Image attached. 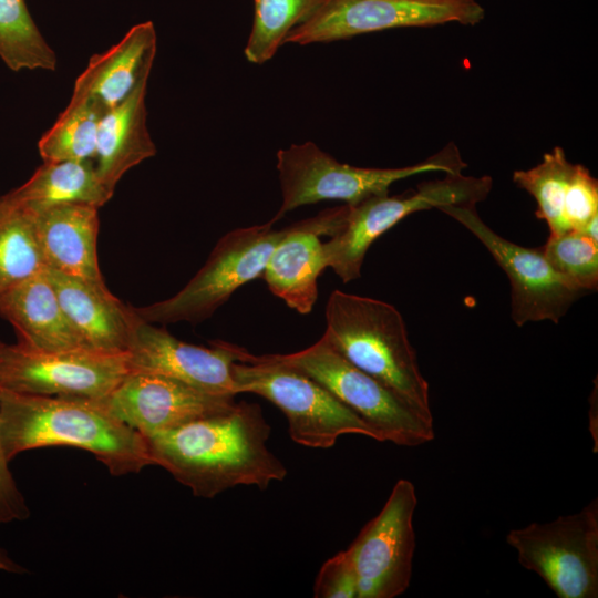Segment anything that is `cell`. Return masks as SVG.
Segmentation results:
<instances>
[{
	"label": "cell",
	"instance_id": "d6986e66",
	"mask_svg": "<svg viewBox=\"0 0 598 598\" xmlns=\"http://www.w3.org/2000/svg\"><path fill=\"white\" fill-rule=\"evenodd\" d=\"M0 317L16 330L18 343L60 351L87 348L69 321L45 271L0 296Z\"/></svg>",
	"mask_w": 598,
	"mask_h": 598
},
{
	"label": "cell",
	"instance_id": "3957f363",
	"mask_svg": "<svg viewBox=\"0 0 598 598\" xmlns=\"http://www.w3.org/2000/svg\"><path fill=\"white\" fill-rule=\"evenodd\" d=\"M323 337L350 363L433 419L429 383L399 310L378 299L333 290L326 305Z\"/></svg>",
	"mask_w": 598,
	"mask_h": 598
},
{
	"label": "cell",
	"instance_id": "4fadbf2b",
	"mask_svg": "<svg viewBox=\"0 0 598 598\" xmlns=\"http://www.w3.org/2000/svg\"><path fill=\"white\" fill-rule=\"evenodd\" d=\"M416 505L412 482L399 480L381 512L348 548L358 576V598H393L408 589L415 550Z\"/></svg>",
	"mask_w": 598,
	"mask_h": 598
},
{
	"label": "cell",
	"instance_id": "4dcf8cb0",
	"mask_svg": "<svg viewBox=\"0 0 598 598\" xmlns=\"http://www.w3.org/2000/svg\"><path fill=\"white\" fill-rule=\"evenodd\" d=\"M30 516L22 493L9 470L0 434V524L24 520Z\"/></svg>",
	"mask_w": 598,
	"mask_h": 598
},
{
	"label": "cell",
	"instance_id": "f546056e",
	"mask_svg": "<svg viewBox=\"0 0 598 598\" xmlns=\"http://www.w3.org/2000/svg\"><path fill=\"white\" fill-rule=\"evenodd\" d=\"M317 598H358V576L349 549L321 566L313 586Z\"/></svg>",
	"mask_w": 598,
	"mask_h": 598
},
{
	"label": "cell",
	"instance_id": "277c9868",
	"mask_svg": "<svg viewBox=\"0 0 598 598\" xmlns=\"http://www.w3.org/2000/svg\"><path fill=\"white\" fill-rule=\"evenodd\" d=\"M467 164L450 143L425 161L404 167H358L338 162L312 142L291 144L277 152L281 205L274 223L293 209L323 200L355 205L369 197L389 194L390 186L427 172L461 174Z\"/></svg>",
	"mask_w": 598,
	"mask_h": 598
},
{
	"label": "cell",
	"instance_id": "e0dca14e",
	"mask_svg": "<svg viewBox=\"0 0 598 598\" xmlns=\"http://www.w3.org/2000/svg\"><path fill=\"white\" fill-rule=\"evenodd\" d=\"M25 209L31 214L48 269L86 282L105 283L96 250L99 207L66 203Z\"/></svg>",
	"mask_w": 598,
	"mask_h": 598
},
{
	"label": "cell",
	"instance_id": "8992f818",
	"mask_svg": "<svg viewBox=\"0 0 598 598\" xmlns=\"http://www.w3.org/2000/svg\"><path fill=\"white\" fill-rule=\"evenodd\" d=\"M441 179L423 182L400 195L369 197L349 205L346 221L338 234L323 243L327 267L348 283L361 276L370 246L409 215L451 205H476L489 194V176L444 174Z\"/></svg>",
	"mask_w": 598,
	"mask_h": 598
},
{
	"label": "cell",
	"instance_id": "ac0fdd59",
	"mask_svg": "<svg viewBox=\"0 0 598 598\" xmlns=\"http://www.w3.org/2000/svg\"><path fill=\"white\" fill-rule=\"evenodd\" d=\"M69 321L90 349L127 352L134 323V307L124 305L106 287L45 269Z\"/></svg>",
	"mask_w": 598,
	"mask_h": 598
},
{
	"label": "cell",
	"instance_id": "83f0119b",
	"mask_svg": "<svg viewBox=\"0 0 598 598\" xmlns=\"http://www.w3.org/2000/svg\"><path fill=\"white\" fill-rule=\"evenodd\" d=\"M550 266L571 283L592 291L598 287V243L584 233L570 230L549 236L540 246Z\"/></svg>",
	"mask_w": 598,
	"mask_h": 598
},
{
	"label": "cell",
	"instance_id": "52a82bcc",
	"mask_svg": "<svg viewBox=\"0 0 598 598\" xmlns=\"http://www.w3.org/2000/svg\"><path fill=\"white\" fill-rule=\"evenodd\" d=\"M274 221L234 229L216 244L205 265L176 295L150 306L134 308L151 323L208 319L245 283L260 277L267 260L287 227L275 229Z\"/></svg>",
	"mask_w": 598,
	"mask_h": 598
},
{
	"label": "cell",
	"instance_id": "8fae6325",
	"mask_svg": "<svg viewBox=\"0 0 598 598\" xmlns=\"http://www.w3.org/2000/svg\"><path fill=\"white\" fill-rule=\"evenodd\" d=\"M485 17L476 0H324L285 43L307 45L395 28L456 22L475 25Z\"/></svg>",
	"mask_w": 598,
	"mask_h": 598
},
{
	"label": "cell",
	"instance_id": "9a60e30c",
	"mask_svg": "<svg viewBox=\"0 0 598 598\" xmlns=\"http://www.w3.org/2000/svg\"><path fill=\"white\" fill-rule=\"evenodd\" d=\"M127 352L131 371L154 372L208 393L236 396L233 364L243 362L248 351L220 340L210 348L186 343L137 315Z\"/></svg>",
	"mask_w": 598,
	"mask_h": 598
},
{
	"label": "cell",
	"instance_id": "44dd1931",
	"mask_svg": "<svg viewBox=\"0 0 598 598\" xmlns=\"http://www.w3.org/2000/svg\"><path fill=\"white\" fill-rule=\"evenodd\" d=\"M150 73L130 95L102 117L94 165L102 184L114 193L117 182L132 167L156 154L147 128L146 91Z\"/></svg>",
	"mask_w": 598,
	"mask_h": 598
},
{
	"label": "cell",
	"instance_id": "ffe728a7",
	"mask_svg": "<svg viewBox=\"0 0 598 598\" xmlns=\"http://www.w3.org/2000/svg\"><path fill=\"white\" fill-rule=\"evenodd\" d=\"M156 48L153 22L135 24L112 48L91 56L75 80L73 92L96 100L106 111L113 109L130 95L143 75L151 73Z\"/></svg>",
	"mask_w": 598,
	"mask_h": 598
},
{
	"label": "cell",
	"instance_id": "5b68a950",
	"mask_svg": "<svg viewBox=\"0 0 598 598\" xmlns=\"http://www.w3.org/2000/svg\"><path fill=\"white\" fill-rule=\"evenodd\" d=\"M237 393H254L275 404L288 421L291 440L312 448H328L344 434L382 442L378 432L306 373L274 354L255 355L233 364Z\"/></svg>",
	"mask_w": 598,
	"mask_h": 598
},
{
	"label": "cell",
	"instance_id": "4316f807",
	"mask_svg": "<svg viewBox=\"0 0 598 598\" xmlns=\"http://www.w3.org/2000/svg\"><path fill=\"white\" fill-rule=\"evenodd\" d=\"M324 0H254V20L244 49L248 62L262 64L275 56L289 33L307 21Z\"/></svg>",
	"mask_w": 598,
	"mask_h": 598
},
{
	"label": "cell",
	"instance_id": "5bb4252c",
	"mask_svg": "<svg viewBox=\"0 0 598 598\" xmlns=\"http://www.w3.org/2000/svg\"><path fill=\"white\" fill-rule=\"evenodd\" d=\"M104 402L118 420L145 437L229 412L236 405L234 395L208 393L147 371H131Z\"/></svg>",
	"mask_w": 598,
	"mask_h": 598
},
{
	"label": "cell",
	"instance_id": "6da1fadb",
	"mask_svg": "<svg viewBox=\"0 0 598 598\" xmlns=\"http://www.w3.org/2000/svg\"><path fill=\"white\" fill-rule=\"evenodd\" d=\"M270 426L258 404L146 436L154 465L169 472L194 496L213 498L238 485L266 489L287 475L267 446Z\"/></svg>",
	"mask_w": 598,
	"mask_h": 598
},
{
	"label": "cell",
	"instance_id": "cb8c5ba5",
	"mask_svg": "<svg viewBox=\"0 0 598 598\" xmlns=\"http://www.w3.org/2000/svg\"><path fill=\"white\" fill-rule=\"evenodd\" d=\"M45 269L31 214L0 195V296Z\"/></svg>",
	"mask_w": 598,
	"mask_h": 598
},
{
	"label": "cell",
	"instance_id": "9c48e42d",
	"mask_svg": "<svg viewBox=\"0 0 598 598\" xmlns=\"http://www.w3.org/2000/svg\"><path fill=\"white\" fill-rule=\"evenodd\" d=\"M506 542L519 564L536 573L558 598L598 596V499L549 523L513 529Z\"/></svg>",
	"mask_w": 598,
	"mask_h": 598
},
{
	"label": "cell",
	"instance_id": "7a4b0ae2",
	"mask_svg": "<svg viewBox=\"0 0 598 598\" xmlns=\"http://www.w3.org/2000/svg\"><path fill=\"white\" fill-rule=\"evenodd\" d=\"M0 434L8 462L28 450L72 446L93 454L114 476L154 465L146 437L118 420L104 400L0 388Z\"/></svg>",
	"mask_w": 598,
	"mask_h": 598
},
{
	"label": "cell",
	"instance_id": "d6a6232c",
	"mask_svg": "<svg viewBox=\"0 0 598 598\" xmlns=\"http://www.w3.org/2000/svg\"><path fill=\"white\" fill-rule=\"evenodd\" d=\"M597 224H598V216H595L594 218H591L588 221V224L581 230V233H584L586 236H588L595 243H598Z\"/></svg>",
	"mask_w": 598,
	"mask_h": 598
},
{
	"label": "cell",
	"instance_id": "603a6c76",
	"mask_svg": "<svg viewBox=\"0 0 598 598\" xmlns=\"http://www.w3.org/2000/svg\"><path fill=\"white\" fill-rule=\"evenodd\" d=\"M106 112L96 100L73 92L65 110L39 140L43 162L94 159L100 123Z\"/></svg>",
	"mask_w": 598,
	"mask_h": 598
},
{
	"label": "cell",
	"instance_id": "7c38bea8",
	"mask_svg": "<svg viewBox=\"0 0 598 598\" xmlns=\"http://www.w3.org/2000/svg\"><path fill=\"white\" fill-rule=\"evenodd\" d=\"M439 210L471 231L505 271L512 287V319L516 326L543 320L558 323L585 293L550 266L540 247H524L495 233L478 216L476 205H451Z\"/></svg>",
	"mask_w": 598,
	"mask_h": 598
},
{
	"label": "cell",
	"instance_id": "2e32d148",
	"mask_svg": "<svg viewBox=\"0 0 598 598\" xmlns=\"http://www.w3.org/2000/svg\"><path fill=\"white\" fill-rule=\"evenodd\" d=\"M349 205L328 208L287 227L270 254L262 272L271 293L301 315H308L318 299V278L327 268L322 236L339 233Z\"/></svg>",
	"mask_w": 598,
	"mask_h": 598
},
{
	"label": "cell",
	"instance_id": "1f68e13d",
	"mask_svg": "<svg viewBox=\"0 0 598 598\" xmlns=\"http://www.w3.org/2000/svg\"><path fill=\"white\" fill-rule=\"evenodd\" d=\"M0 571L23 574L27 573V569L11 559L4 549L0 548Z\"/></svg>",
	"mask_w": 598,
	"mask_h": 598
},
{
	"label": "cell",
	"instance_id": "7402d4cb",
	"mask_svg": "<svg viewBox=\"0 0 598 598\" xmlns=\"http://www.w3.org/2000/svg\"><path fill=\"white\" fill-rule=\"evenodd\" d=\"M28 209L79 203L102 207L113 196L100 181L93 159L43 162L19 187L4 194Z\"/></svg>",
	"mask_w": 598,
	"mask_h": 598
},
{
	"label": "cell",
	"instance_id": "d4e9b609",
	"mask_svg": "<svg viewBox=\"0 0 598 598\" xmlns=\"http://www.w3.org/2000/svg\"><path fill=\"white\" fill-rule=\"evenodd\" d=\"M574 168L565 151L556 146L536 166L513 173V182L535 198L536 217L547 224L549 236L571 230L565 217V199Z\"/></svg>",
	"mask_w": 598,
	"mask_h": 598
},
{
	"label": "cell",
	"instance_id": "484cf974",
	"mask_svg": "<svg viewBox=\"0 0 598 598\" xmlns=\"http://www.w3.org/2000/svg\"><path fill=\"white\" fill-rule=\"evenodd\" d=\"M0 59L12 71H54L58 59L24 0H0Z\"/></svg>",
	"mask_w": 598,
	"mask_h": 598
},
{
	"label": "cell",
	"instance_id": "30bf717a",
	"mask_svg": "<svg viewBox=\"0 0 598 598\" xmlns=\"http://www.w3.org/2000/svg\"><path fill=\"white\" fill-rule=\"evenodd\" d=\"M130 372L128 352L43 351L0 341V388L18 393L105 400Z\"/></svg>",
	"mask_w": 598,
	"mask_h": 598
},
{
	"label": "cell",
	"instance_id": "ba28073f",
	"mask_svg": "<svg viewBox=\"0 0 598 598\" xmlns=\"http://www.w3.org/2000/svg\"><path fill=\"white\" fill-rule=\"evenodd\" d=\"M274 355L323 385L372 426L382 442L416 446L434 439L433 419L422 415L390 389L350 363L323 336L303 350Z\"/></svg>",
	"mask_w": 598,
	"mask_h": 598
},
{
	"label": "cell",
	"instance_id": "f1b7e54d",
	"mask_svg": "<svg viewBox=\"0 0 598 598\" xmlns=\"http://www.w3.org/2000/svg\"><path fill=\"white\" fill-rule=\"evenodd\" d=\"M598 216V181L581 164H575L565 199V217L571 230L581 231Z\"/></svg>",
	"mask_w": 598,
	"mask_h": 598
}]
</instances>
